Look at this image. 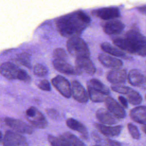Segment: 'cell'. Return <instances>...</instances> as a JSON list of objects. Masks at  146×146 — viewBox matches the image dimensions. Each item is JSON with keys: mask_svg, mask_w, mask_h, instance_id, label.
Here are the masks:
<instances>
[{"mask_svg": "<svg viewBox=\"0 0 146 146\" xmlns=\"http://www.w3.org/2000/svg\"><path fill=\"white\" fill-rule=\"evenodd\" d=\"M91 22L90 17L83 11H76L60 17L56 20L60 34L64 37L79 36Z\"/></svg>", "mask_w": 146, "mask_h": 146, "instance_id": "6da1fadb", "label": "cell"}, {"mask_svg": "<svg viewBox=\"0 0 146 146\" xmlns=\"http://www.w3.org/2000/svg\"><path fill=\"white\" fill-rule=\"evenodd\" d=\"M113 43L120 49L131 54L142 56L146 54L145 38L137 28H132L128 31L124 38L113 39Z\"/></svg>", "mask_w": 146, "mask_h": 146, "instance_id": "7a4b0ae2", "label": "cell"}, {"mask_svg": "<svg viewBox=\"0 0 146 146\" xmlns=\"http://www.w3.org/2000/svg\"><path fill=\"white\" fill-rule=\"evenodd\" d=\"M0 73L9 79H18L26 83L31 80L30 75L24 70L10 62H5L0 66Z\"/></svg>", "mask_w": 146, "mask_h": 146, "instance_id": "3957f363", "label": "cell"}, {"mask_svg": "<svg viewBox=\"0 0 146 146\" xmlns=\"http://www.w3.org/2000/svg\"><path fill=\"white\" fill-rule=\"evenodd\" d=\"M66 47L68 52L73 56L90 57V51L87 44L79 36L70 37L67 42Z\"/></svg>", "mask_w": 146, "mask_h": 146, "instance_id": "277c9868", "label": "cell"}, {"mask_svg": "<svg viewBox=\"0 0 146 146\" xmlns=\"http://www.w3.org/2000/svg\"><path fill=\"white\" fill-rule=\"evenodd\" d=\"M48 141L53 146H83L85 144L75 135L70 132H64L59 136L48 135Z\"/></svg>", "mask_w": 146, "mask_h": 146, "instance_id": "5b68a950", "label": "cell"}, {"mask_svg": "<svg viewBox=\"0 0 146 146\" xmlns=\"http://www.w3.org/2000/svg\"><path fill=\"white\" fill-rule=\"evenodd\" d=\"M27 120L33 127L38 128H44L47 125V121L43 114L35 107H29L26 111Z\"/></svg>", "mask_w": 146, "mask_h": 146, "instance_id": "8992f818", "label": "cell"}, {"mask_svg": "<svg viewBox=\"0 0 146 146\" xmlns=\"http://www.w3.org/2000/svg\"><path fill=\"white\" fill-rule=\"evenodd\" d=\"M75 64V69L77 75L86 74L92 75L96 71V68L89 57H77Z\"/></svg>", "mask_w": 146, "mask_h": 146, "instance_id": "52a82bcc", "label": "cell"}, {"mask_svg": "<svg viewBox=\"0 0 146 146\" xmlns=\"http://www.w3.org/2000/svg\"><path fill=\"white\" fill-rule=\"evenodd\" d=\"M51 83L58 91L64 97L70 98L71 85L67 79L61 75H57L51 80Z\"/></svg>", "mask_w": 146, "mask_h": 146, "instance_id": "ba28073f", "label": "cell"}, {"mask_svg": "<svg viewBox=\"0 0 146 146\" xmlns=\"http://www.w3.org/2000/svg\"><path fill=\"white\" fill-rule=\"evenodd\" d=\"M3 145L8 146L27 145L26 139L18 132H14L11 131H7L3 139Z\"/></svg>", "mask_w": 146, "mask_h": 146, "instance_id": "9c48e42d", "label": "cell"}, {"mask_svg": "<svg viewBox=\"0 0 146 146\" xmlns=\"http://www.w3.org/2000/svg\"><path fill=\"white\" fill-rule=\"evenodd\" d=\"M5 122L8 126L20 133L31 134L34 131V129L31 126L19 119L6 117Z\"/></svg>", "mask_w": 146, "mask_h": 146, "instance_id": "30bf717a", "label": "cell"}, {"mask_svg": "<svg viewBox=\"0 0 146 146\" xmlns=\"http://www.w3.org/2000/svg\"><path fill=\"white\" fill-rule=\"evenodd\" d=\"M71 95L79 103H86L88 101V95L85 88L77 80H73L71 83Z\"/></svg>", "mask_w": 146, "mask_h": 146, "instance_id": "8fae6325", "label": "cell"}, {"mask_svg": "<svg viewBox=\"0 0 146 146\" xmlns=\"http://www.w3.org/2000/svg\"><path fill=\"white\" fill-rule=\"evenodd\" d=\"M104 102L108 111L115 117L122 119L125 117L126 113L125 110L114 99L110 96H107Z\"/></svg>", "mask_w": 146, "mask_h": 146, "instance_id": "7c38bea8", "label": "cell"}, {"mask_svg": "<svg viewBox=\"0 0 146 146\" xmlns=\"http://www.w3.org/2000/svg\"><path fill=\"white\" fill-rule=\"evenodd\" d=\"M92 13L103 20H110L120 17V10L119 8L116 7L100 8L93 10Z\"/></svg>", "mask_w": 146, "mask_h": 146, "instance_id": "4fadbf2b", "label": "cell"}, {"mask_svg": "<svg viewBox=\"0 0 146 146\" xmlns=\"http://www.w3.org/2000/svg\"><path fill=\"white\" fill-rule=\"evenodd\" d=\"M127 78V71L125 69L115 68L108 72L107 79L113 84H119L124 83Z\"/></svg>", "mask_w": 146, "mask_h": 146, "instance_id": "5bb4252c", "label": "cell"}, {"mask_svg": "<svg viewBox=\"0 0 146 146\" xmlns=\"http://www.w3.org/2000/svg\"><path fill=\"white\" fill-rule=\"evenodd\" d=\"M124 23L118 20H113L107 22L103 26L104 32L109 35H118L124 29Z\"/></svg>", "mask_w": 146, "mask_h": 146, "instance_id": "9a60e30c", "label": "cell"}, {"mask_svg": "<svg viewBox=\"0 0 146 146\" xmlns=\"http://www.w3.org/2000/svg\"><path fill=\"white\" fill-rule=\"evenodd\" d=\"M128 80L132 86L145 87V76L139 70L132 69L130 70L128 74Z\"/></svg>", "mask_w": 146, "mask_h": 146, "instance_id": "2e32d148", "label": "cell"}, {"mask_svg": "<svg viewBox=\"0 0 146 146\" xmlns=\"http://www.w3.org/2000/svg\"><path fill=\"white\" fill-rule=\"evenodd\" d=\"M98 59L104 67L108 68H117L121 67L123 66V62L121 60L104 54H99Z\"/></svg>", "mask_w": 146, "mask_h": 146, "instance_id": "e0dca14e", "label": "cell"}, {"mask_svg": "<svg viewBox=\"0 0 146 146\" xmlns=\"http://www.w3.org/2000/svg\"><path fill=\"white\" fill-rule=\"evenodd\" d=\"M66 125L70 129L78 132L84 139L87 140L88 138L87 128L83 123L73 118H68L66 120Z\"/></svg>", "mask_w": 146, "mask_h": 146, "instance_id": "ac0fdd59", "label": "cell"}, {"mask_svg": "<svg viewBox=\"0 0 146 146\" xmlns=\"http://www.w3.org/2000/svg\"><path fill=\"white\" fill-rule=\"evenodd\" d=\"M52 65L54 68L58 71L67 75H77L75 68L66 60H53Z\"/></svg>", "mask_w": 146, "mask_h": 146, "instance_id": "d6986e66", "label": "cell"}, {"mask_svg": "<svg viewBox=\"0 0 146 146\" xmlns=\"http://www.w3.org/2000/svg\"><path fill=\"white\" fill-rule=\"evenodd\" d=\"M96 116L100 123L105 124L112 125L118 121V119L115 117L109 111L103 108L99 109L96 111Z\"/></svg>", "mask_w": 146, "mask_h": 146, "instance_id": "ffe728a7", "label": "cell"}, {"mask_svg": "<svg viewBox=\"0 0 146 146\" xmlns=\"http://www.w3.org/2000/svg\"><path fill=\"white\" fill-rule=\"evenodd\" d=\"M96 129L103 135L106 136H116L119 135L121 130L122 125L107 126L100 124H95Z\"/></svg>", "mask_w": 146, "mask_h": 146, "instance_id": "44dd1931", "label": "cell"}, {"mask_svg": "<svg viewBox=\"0 0 146 146\" xmlns=\"http://www.w3.org/2000/svg\"><path fill=\"white\" fill-rule=\"evenodd\" d=\"M145 111L146 108L145 106H138L131 110L129 116L134 121L144 125L145 124L146 121Z\"/></svg>", "mask_w": 146, "mask_h": 146, "instance_id": "7402d4cb", "label": "cell"}, {"mask_svg": "<svg viewBox=\"0 0 146 146\" xmlns=\"http://www.w3.org/2000/svg\"><path fill=\"white\" fill-rule=\"evenodd\" d=\"M100 47L107 54L124 59H129V57L127 56L123 51L120 50L119 48L113 46L112 44L108 42L102 43L100 45Z\"/></svg>", "mask_w": 146, "mask_h": 146, "instance_id": "603a6c76", "label": "cell"}, {"mask_svg": "<svg viewBox=\"0 0 146 146\" xmlns=\"http://www.w3.org/2000/svg\"><path fill=\"white\" fill-rule=\"evenodd\" d=\"M88 94L90 99L94 102H104L107 95L88 86Z\"/></svg>", "mask_w": 146, "mask_h": 146, "instance_id": "cb8c5ba5", "label": "cell"}, {"mask_svg": "<svg viewBox=\"0 0 146 146\" xmlns=\"http://www.w3.org/2000/svg\"><path fill=\"white\" fill-rule=\"evenodd\" d=\"M88 86L101 92L102 93L108 95L110 93L109 88L105 86L102 82L96 79H92L88 82Z\"/></svg>", "mask_w": 146, "mask_h": 146, "instance_id": "d4e9b609", "label": "cell"}, {"mask_svg": "<svg viewBox=\"0 0 146 146\" xmlns=\"http://www.w3.org/2000/svg\"><path fill=\"white\" fill-rule=\"evenodd\" d=\"M126 95H127V101L133 105H139L142 102L143 98L141 95L137 91L131 88Z\"/></svg>", "mask_w": 146, "mask_h": 146, "instance_id": "484cf974", "label": "cell"}, {"mask_svg": "<svg viewBox=\"0 0 146 146\" xmlns=\"http://www.w3.org/2000/svg\"><path fill=\"white\" fill-rule=\"evenodd\" d=\"M18 61L25 67L30 69L31 68V55L26 52L21 53L18 55Z\"/></svg>", "mask_w": 146, "mask_h": 146, "instance_id": "4316f807", "label": "cell"}, {"mask_svg": "<svg viewBox=\"0 0 146 146\" xmlns=\"http://www.w3.org/2000/svg\"><path fill=\"white\" fill-rule=\"evenodd\" d=\"M33 72L34 75L37 76L44 77L47 75L48 70L44 65L37 63L33 67Z\"/></svg>", "mask_w": 146, "mask_h": 146, "instance_id": "83f0119b", "label": "cell"}, {"mask_svg": "<svg viewBox=\"0 0 146 146\" xmlns=\"http://www.w3.org/2000/svg\"><path fill=\"white\" fill-rule=\"evenodd\" d=\"M54 60H67V55L64 49L62 48H57L53 52Z\"/></svg>", "mask_w": 146, "mask_h": 146, "instance_id": "f1b7e54d", "label": "cell"}, {"mask_svg": "<svg viewBox=\"0 0 146 146\" xmlns=\"http://www.w3.org/2000/svg\"><path fill=\"white\" fill-rule=\"evenodd\" d=\"M128 129L129 134L135 139H139L140 137V134L137 127L133 124L129 123L128 125Z\"/></svg>", "mask_w": 146, "mask_h": 146, "instance_id": "f546056e", "label": "cell"}, {"mask_svg": "<svg viewBox=\"0 0 146 146\" xmlns=\"http://www.w3.org/2000/svg\"><path fill=\"white\" fill-rule=\"evenodd\" d=\"M130 88V87L123 85H117V84L116 85H113L111 86V89L115 92L124 95H126L128 92Z\"/></svg>", "mask_w": 146, "mask_h": 146, "instance_id": "4dcf8cb0", "label": "cell"}, {"mask_svg": "<svg viewBox=\"0 0 146 146\" xmlns=\"http://www.w3.org/2000/svg\"><path fill=\"white\" fill-rule=\"evenodd\" d=\"M46 112L47 116L53 120H57L60 118L59 112L54 108H47L46 110Z\"/></svg>", "mask_w": 146, "mask_h": 146, "instance_id": "1f68e13d", "label": "cell"}, {"mask_svg": "<svg viewBox=\"0 0 146 146\" xmlns=\"http://www.w3.org/2000/svg\"><path fill=\"white\" fill-rule=\"evenodd\" d=\"M38 87L40 90L46 91H50L51 89L50 82L47 79H43L41 80L38 84Z\"/></svg>", "mask_w": 146, "mask_h": 146, "instance_id": "d6a6232c", "label": "cell"}, {"mask_svg": "<svg viewBox=\"0 0 146 146\" xmlns=\"http://www.w3.org/2000/svg\"><path fill=\"white\" fill-rule=\"evenodd\" d=\"M118 100H119L120 103L122 105V106L124 108H128V101L124 96H119L118 97Z\"/></svg>", "mask_w": 146, "mask_h": 146, "instance_id": "836d02e7", "label": "cell"}, {"mask_svg": "<svg viewBox=\"0 0 146 146\" xmlns=\"http://www.w3.org/2000/svg\"><path fill=\"white\" fill-rule=\"evenodd\" d=\"M106 142L107 143L106 145H112V146H115V145H121V144L118 141H115V140H111L110 139H107L106 140Z\"/></svg>", "mask_w": 146, "mask_h": 146, "instance_id": "e575fe53", "label": "cell"}, {"mask_svg": "<svg viewBox=\"0 0 146 146\" xmlns=\"http://www.w3.org/2000/svg\"><path fill=\"white\" fill-rule=\"evenodd\" d=\"M2 139V133H1V132L0 131V142L1 141Z\"/></svg>", "mask_w": 146, "mask_h": 146, "instance_id": "d590c367", "label": "cell"}]
</instances>
